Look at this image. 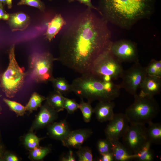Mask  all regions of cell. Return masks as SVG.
<instances>
[{"mask_svg": "<svg viewBox=\"0 0 161 161\" xmlns=\"http://www.w3.org/2000/svg\"><path fill=\"white\" fill-rule=\"evenodd\" d=\"M108 23L88 8L79 14L63 32L56 60L81 75L89 73L95 61L110 50L112 41Z\"/></svg>", "mask_w": 161, "mask_h": 161, "instance_id": "obj_1", "label": "cell"}, {"mask_svg": "<svg viewBox=\"0 0 161 161\" xmlns=\"http://www.w3.org/2000/svg\"><path fill=\"white\" fill-rule=\"evenodd\" d=\"M155 4V0H100L98 9L108 22L129 30L139 21L150 18Z\"/></svg>", "mask_w": 161, "mask_h": 161, "instance_id": "obj_2", "label": "cell"}, {"mask_svg": "<svg viewBox=\"0 0 161 161\" xmlns=\"http://www.w3.org/2000/svg\"><path fill=\"white\" fill-rule=\"evenodd\" d=\"M72 92L81 99L91 103L95 101H112L120 95L121 87L112 80L105 81L89 72L81 75L71 84Z\"/></svg>", "mask_w": 161, "mask_h": 161, "instance_id": "obj_3", "label": "cell"}, {"mask_svg": "<svg viewBox=\"0 0 161 161\" xmlns=\"http://www.w3.org/2000/svg\"><path fill=\"white\" fill-rule=\"evenodd\" d=\"M133 102L126 109L125 114L130 124L145 125L152 122L158 115L160 108L154 97L134 96Z\"/></svg>", "mask_w": 161, "mask_h": 161, "instance_id": "obj_4", "label": "cell"}, {"mask_svg": "<svg viewBox=\"0 0 161 161\" xmlns=\"http://www.w3.org/2000/svg\"><path fill=\"white\" fill-rule=\"evenodd\" d=\"M15 45L12 44L8 50L9 63L6 70L0 77V86L8 97L12 98L21 89L24 82L26 73L16 59Z\"/></svg>", "mask_w": 161, "mask_h": 161, "instance_id": "obj_5", "label": "cell"}, {"mask_svg": "<svg viewBox=\"0 0 161 161\" xmlns=\"http://www.w3.org/2000/svg\"><path fill=\"white\" fill-rule=\"evenodd\" d=\"M56 58L49 52L35 53L29 58L28 74L35 81L46 83L53 78V62Z\"/></svg>", "mask_w": 161, "mask_h": 161, "instance_id": "obj_6", "label": "cell"}, {"mask_svg": "<svg viewBox=\"0 0 161 161\" xmlns=\"http://www.w3.org/2000/svg\"><path fill=\"white\" fill-rule=\"evenodd\" d=\"M124 71L122 63L109 50L95 61L90 72L102 79L108 77L112 80L121 78Z\"/></svg>", "mask_w": 161, "mask_h": 161, "instance_id": "obj_7", "label": "cell"}, {"mask_svg": "<svg viewBox=\"0 0 161 161\" xmlns=\"http://www.w3.org/2000/svg\"><path fill=\"white\" fill-rule=\"evenodd\" d=\"M147 74L145 67H143L139 61L134 63L129 69L124 70L119 84L121 88L133 96L135 95Z\"/></svg>", "mask_w": 161, "mask_h": 161, "instance_id": "obj_8", "label": "cell"}, {"mask_svg": "<svg viewBox=\"0 0 161 161\" xmlns=\"http://www.w3.org/2000/svg\"><path fill=\"white\" fill-rule=\"evenodd\" d=\"M145 125L130 124L122 137L123 144L128 151L136 154L147 141Z\"/></svg>", "mask_w": 161, "mask_h": 161, "instance_id": "obj_9", "label": "cell"}, {"mask_svg": "<svg viewBox=\"0 0 161 161\" xmlns=\"http://www.w3.org/2000/svg\"><path fill=\"white\" fill-rule=\"evenodd\" d=\"M109 50L121 63L139 61L137 44L131 40L122 39L112 42Z\"/></svg>", "mask_w": 161, "mask_h": 161, "instance_id": "obj_10", "label": "cell"}, {"mask_svg": "<svg viewBox=\"0 0 161 161\" xmlns=\"http://www.w3.org/2000/svg\"><path fill=\"white\" fill-rule=\"evenodd\" d=\"M129 123L125 114H115L112 119L109 121L105 129L106 138L111 141L119 140L127 130Z\"/></svg>", "mask_w": 161, "mask_h": 161, "instance_id": "obj_11", "label": "cell"}, {"mask_svg": "<svg viewBox=\"0 0 161 161\" xmlns=\"http://www.w3.org/2000/svg\"><path fill=\"white\" fill-rule=\"evenodd\" d=\"M58 113L46 101L40 107V111L32 123L30 131H33L47 127L57 119Z\"/></svg>", "mask_w": 161, "mask_h": 161, "instance_id": "obj_12", "label": "cell"}, {"mask_svg": "<svg viewBox=\"0 0 161 161\" xmlns=\"http://www.w3.org/2000/svg\"><path fill=\"white\" fill-rule=\"evenodd\" d=\"M93 133L90 129L86 128L71 131L61 141L63 145L68 148L78 149Z\"/></svg>", "mask_w": 161, "mask_h": 161, "instance_id": "obj_13", "label": "cell"}, {"mask_svg": "<svg viewBox=\"0 0 161 161\" xmlns=\"http://www.w3.org/2000/svg\"><path fill=\"white\" fill-rule=\"evenodd\" d=\"M139 95L150 97L159 94L161 90V77L147 74L140 88Z\"/></svg>", "mask_w": 161, "mask_h": 161, "instance_id": "obj_14", "label": "cell"}, {"mask_svg": "<svg viewBox=\"0 0 161 161\" xmlns=\"http://www.w3.org/2000/svg\"><path fill=\"white\" fill-rule=\"evenodd\" d=\"M115 103L112 101H99L94 109L97 120L100 122L109 121L113 117Z\"/></svg>", "mask_w": 161, "mask_h": 161, "instance_id": "obj_15", "label": "cell"}, {"mask_svg": "<svg viewBox=\"0 0 161 161\" xmlns=\"http://www.w3.org/2000/svg\"><path fill=\"white\" fill-rule=\"evenodd\" d=\"M47 134L51 138L61 141L69 134L71 130L65 120L53 122L47 126Z\"/></svg>", "mask_w": 161, "mask_h": 161, "instance_id": "obj_16", "label": "cell"}, {"mask_svg": "<svg viewBox=\"0 0 161 161\" xmlns=\"http://www.w3.org/2000/svg\"><path fill=\"white\" fill-rule=\"evenodd\" d=\"M30 23V17L22 12L9 14L7 23L12 31H23L28 26Z\"/></svg>", "mask_w": 161, "mask_h": 161, "instance_id": "obj_17", "label": "cell"}, {"mask_svg": "<svg viewBox=\"0 0 161 161\" xmlns=\"http://www.w3.org/2000/svg\"><path fill=\"white\" fill-rule=\"evenodd\" d=\"M112 144V152L114 160L127 161L135 159L136 154L130 153L122 143L119 140L111 141Z\"/></svg>", "mask_w": 161, "mask_h": 161, "instance_id": "obj_18", "label": "cell"}, {"mask_svg": "<svg viewBox=\"0 0 161 161\" xmlns=\"http://www.w3.org/2000/svg\"><path fill=\"white\" fill-rule=\"evenodd\" d=\"M66 23L61 14H56L48 23L45 33V38L51 41Z\"/></svg>", "mask_w": 161, "mask_h": 161, "instance_id": "obj_19", "label": "cell"}, {"mask_svg": "<svg viewBox=\"0 0 161 161\" xmlns=\"http://www.w3.org/2000/svg\"><path fill=\"white\" fill-rule=\"evenodd\" d=\"M146 127V136L147 140L151 144H160L161 143V123L152 122L148 124Z\"/></svg>", "mask_w": 161, "mask_h": 161, "instance_id": "obj_20", "label": "cell"}, {"mask_svg": "<svg viewBox=\"0 0 161 161\" xmlns=\"http://www.w3.org/2000/svg\"><path fill=\"white\" fill-rule=\"evenodd\" d=\"M46 100L57 112L64 110L63 96L60 93L55 91L46 97Z\"/></svg>", "mask_w": 161, "mask_h": 161, "instance_id": "obj_21", "label": "cell"}, {"mask_svg": "<svg viewBox=\"0 0 161 161\" xmlns=\"http://www.w3.org/2000/svg\"><path fill=\"white\" fill-rule=\"evenodd\" d=\"M50 81L52 82L55 91L63 95L72 92L71 84H69L64 78H53Z\"/></svg>", "mask_w": 161, "mask_h": 161, "instance_id": "obj_22", "label": "cell"}, {"mask_svg": "<svg viewBox=\"0 0 161 161\" xmlns=\"http://www.w3.org/2000/svg\"><path fill=\"white\" fill-rule=\"evenodd\" d=\"M151 143L147 141L145 144L136 154L135 160L139 161H151L154 158V153L151 148Z\"/></svg>", "mask_w": 161, "mask_h": 161, "instance_id": "obj_23", "label": "cell"}, {"mask_svg": "<svg viewBox=\"0 0 161 161\" xmlns=\"http://www.w3.org/2000/svg\"><path fill=\"white\" fill-rule=\"evenodd\" d=\"M46 97L34 92L32 95L30 99L25 106L26 111L30 112L36 110L42 105V103L46 100Z\"/></svg>", "mask_w": 161, "mask_h": 161, "instance_id": "obj_24", "label": "cell"}, {"mask_svg": "<svg viewBox=\"0 0 161 161\" xmlns=\"http://www.w3.org/2000/svg\"><path fill=\"white\" fill-rule=\"evenodd\" d=\"M50 147L40 146L30 150L29 158L32 160H40L47 156L51 151Z\"/></svg>", "mask_w": 161, "mask_h": 161, "instance_id": "obj_25", "label": "cell"}, {"mask_svg": "<svg viewBox=\"0 0 161 161\" xmlns=\"http://www.w3.org/2000/svg\"><path fill=\"white\" fill-rule=\"evenodd\" d=\"M42 139L37 136L33 131H30L24 137L23 144L26 148L30 150L39 146Z\"/></svg>", "mask_w": 161, "mask_h": 161, "instance_id": "obj_26", "label": "cell"}, {"mask_svg": "<svg viewBox=\"0 0 161 161\" xmlns=\"http://www.w3.org/2000/svg\"><path fill=\"white\" fill-rule=\"evenodd\" d=\"M79 104V109L81 112L83 119L86 123L89 122L93 114L94 113V109L91 104V103L87 101H84L83 99Z\"/></svg>", "mask_w": 161, "mask_h": 161, "instance_id": "obj_27", "label": "cell"}, {"mask_svg": "<svg viewBox=\"0 0 161 161\" xmlns=\"http://www.w3.org/2000/svg\"><path fill=\"white\" fill-rule=\"evenodd\" d=\"M147 74L161 77V61L152 59L145 67Z\"/></svg>", "mask_w": 161, "mask_h": 161, "instance_id": "obj_28", "label": "cell"}, {"mask_svg": "<svg viewBox=\"0 0 161 161\" xmlns=\"http://www.w3.org/2000/svg\"><path fill=\"white\" fill-rule=\"evenodd\" d=\"M76 154L79 161H92L93 160L92 150L88 146H81L78 149Z\"/></svg>", "mask_w": 161, "mask_h": 161, "instance_id": "obj_29", "label": "cell"}, {"mask_svg": "<svg viewBox=\"0 0 161 161\" xmlns=\"http://www.w3.org/2000/svg\"><path fill=\"white\" fill-rule=\"evenodd\" d=\"M3 100L10 109L14 112L17 116H22L25 113L26 111L25 107L21 104L6 98H3Z\"/></svg>", "mask_w": 161, "mask_h": 161, "instance_id": "obj_30", "label": "cell"}, {"mask_svg": "<svg viewBox=\"0 0 161 161\" xmlns=\"http://www.w3.org/2000/svg\"><path fill=\"white\" fill-rule=\"evenodd\" d=\"M97 147L100 155L112 152L111 142L107 138L99 140L97 143Z\"/></svg>", "mask_w": 161, "mask_h": 161, "instance_id": "obj_31", "label": "cell"}, {"mask_svg": "<svg viewBox=\"0 0 161 161\" xmlns=\"http://www.w3.org/2000/svg\"><path fill=\"white\" fill-rule=\"evenodd\" d=\"M64 108L68 113L73 114L75 111L79 109V104L72 99L63 96Z\"/></svg>", "mask_w": 161, "mask_h": 161, "instance_id": "obj_32", "label": "cell"}, {"mask_svg": "<svg viewBox=\"0 0 161 161\" xmlns=\"http://www.w3.org/2000/svg\"><path fill=\"white\" fill-rule=\"evenodd\" d=\"M24 5L36 7L43 12L45 9L44 3L41 0H21L17 3L18 5Z\"/></svg>", "mask_w": 161, "mask_h": 161, "instance_id": "obj_33", "label": "cell"}, {"mask_svg": "<svg viewBox=\"0 0 161 161\" xmlns=\"http://www.w3.org/2000/svg\"><path fill=\"white\" fill-rule=\"evenodd\" d=\"M3 161H19V159L15 154L8 151H5L3 156Z\"/></svg>", "mask_w": 161, "mask_h": 161, "instance_id": "obj_34", "label": "cell"}, {"mask_svg": "<svg viewBox=\"0 0 161 161\" xmlns=\"http://www.w3.org/2000/svg\"><path fill=\"white\" fill-rule=\"evenodd\" d=\"M62 161H75L76 159L72 151L70 150L66 154L62 155L60 158Z\"/></svg>", "mask_w": 161, "mask_h": 161, "instance_id": "obj_35", "label": "cell"}, {"mask_svg": "<svg viewBox=\"0 0 161 161\" xmlns=\"http://www.w3.org/2000/svg\"><path fill=\"white\" fill-rule=\"evenodd\" d=\"M4 5L2 3L0 2V20L2 19L7 21L9 17V13L4 10Z\"/></svg>", "mask_w": 161, "mask_h": 161, "instance_id": "obj_36", "label": "cell"}, {"mask_svg": "<svg viewBox=\"0 0 161 161\" xmlns=\"http://www.w3.org/2000/svg\"><path fill=\"white\" fill-rule=\"evenodd\" d=\"M99 161H113L114 160V157L112 152L100 155L98 159Z\"/></svg>", "mask_w": 161, "mask_h": 161, "instance_id": "obj_37", "label": "cell"}, {"mask_svg": "<svg viewBox=\"0 0 161 161\" xmlns=\"http://www.w3.org/2000/svg\"><path fill=\"white\" fill-rule=\"evenodd\" d=\"M88 7V8L93 9L97 11L100 14V13L98 8L94 6L92 4L91 0H76Z\"/></svg>", "mask_w": 161, "mask_h": 161, "instance_id": "obj_38", "label": "cell"}, {"mask_svg": "<svg viewBox=\"0 0 161 161\" xmlns=\"http://www.w3.org/2000/svg\"><path fill=\"white\" fill-rule=\"evenodd\" d=\"M5 152L3 147L1 144H0V161H3V156Z\"/></svg>", "mask_w": 161, "mask_h": 161, "instance_id": "obj_39", "label": "cell"}, {"mask_svg": "<svg viewBox=\"0 0 161 161\" xmlns=\"http://www.w3.org/2000/svg\"><path fill=\"white\" fill-rule=\"evenodd\" d=\"M6 1L8 8L9 9H11L12 7V0H6Z\"/></svg>", "mask_w": 161, "mask_h": 161, "instance_id": "obj_40", "label": "cell"}, {"mask_svg": "<svg viewBox=\"0 0 161 161\" xmlns=\"http://www.w3.org/2000/svg\"><path fill=\"white\" fill-rule=\"evenodd\" d=\"M0 2L2 3L4 5H7L6 0H0Z\"/></svg>", "mask_w": 161, "mask_h": 161, "instance_id": "obj_41", "label": "cell"}, {"mask_svg": "<svg viewBox=\"0 0 161 161\" xmlns=\"http://www.w3.org/2000/svg\"><path fill=\"white\" fill-rule=\"evenodd\" d=\"M69 2H72L76 0H67Z\"/></svg>", "mask_w": 161, "mask_h": 161, "instance_id": "obj_42", "label": "cell"}, {"mask_svg": "<svg viewBox=\"0 0 161 161\" xmlns=\"http://www.w3.org/2000/svg\"><path fill=\"white\" fill-rule=\"evenodd\" d=\"M1 96V95H0V97ZM2 110V109H1V106L0 105V112H1V111Z\"/></svg>", "mask_w": 161, "mask_h": 161, "instance_id": "obj_43", "label": "cell"}, {"mask_svg": "<svg viewBox=\"0 0 161 161\" xmlns=\"http://www.w3.org/2000/svg\"><path fill=\"white\" fill-rule=\"evenodd\" d=\"M1 144V136L0 135V144Z\"/></svg>", "mask_w": 161, "mask_h": 161, "instance_id": "obj_44", "label": "cell"}, {"mask_svg": "<svg viewBox=\"0 0 161 161\" xmlns=\"http://www.w3.org/2000/svg\"><path fill=\"white\" fill-rule=\"evenodd\" d=\"M50 0V1H51V0Z\"/></svg>", "mask_w": 161, "mask_h": 161, "instance_id": "obj_45", "label": "cell"}]
</instances>
